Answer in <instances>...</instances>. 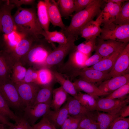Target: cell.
<instances>
[{
  "instance_id": "cell-1",
  "label": "cell",
  "mask_w": 129,
  "mask_h": 129,
  "mask_svg": "<svg viewBox=\"0 0 129 129\" xmlns=\"http://www.w3.org/2000/svg\"><path fill=\"white\" fill-rule=\"evenodd\" d=\"M16 30L21 37L24 36L39 37L44 30L38 21L37 13L33 8H24L21 7L12 16Z\"/></svg>"
},
{
  "instance_id": "cell-2",
  "label": "cell",
  "mask_w": 129,
  "mask_h": 129,
  "mask_svg": "<svg viewBox=\"0 0 129 129\" xmlns=\"http://www.w3.org/2000/svg\"><path fill=\"white\" fill-rule=\"evenodd\" d=\"M104 2V0H94L85 9L75 13L69 25L61 31L67 38L74 37L77 39L81 28L100 14L101 8Z\"/></svg>"
},
{
  "instance_id": "cell-3",
  "label": "cell",
  "mask_w": 129,
  "mask_h": 129,
  "mask_svg": "<svg viewBox=\"0 0 129 129\" xmlns=\"http://www.w3.org/2000/svg\"><path fill=\"white\" fill-rule=\"evenodd\" d=\"M55 47L53 43H49L44 38H37L34 41L28 53L19 60L26 58L27 63L39 68Z\"/></svg>"
},
{
  "instance_id": "cell-4",
  "label": "cell",
  "mask_w": 129,
  "mask_h": 129,
  "mask_svg": "<svg viewBox=\"0 0 129 129\" xmlns=\"http://www.w3.org/2000/svg\"><path fill=\"white\" fill-rule=\"evenodd\" d=\"M98 37L104 40H112L124 43L129 41V24L119 25L113 22L104 24Z\"/></svg>"
},
{
  "instance_id": "cell-5",
  "label": "cell",
  "mask_w": 129,
  "mask_h": 129,
  "mask_svg": "<svg viewBox=\"0 0 129 129\" xmlns=\"http://www.w3.org/2000/svg\"><path fill=\"white\" fill-rule=\"evenodd\" d=\"M0 93L10 108L23 111L24 107L20 98L16 83L11 78H0Z\"/></svg>"
},
{
  "instance_id": "cell-6",
  "label": "cell",
  "mask_w": 129,
  "mask_h": 129,
  "mask_svg": "<svg viewBox=\"0 0 129 129\" xmlns=\"http://www.w3.org/2000/svg\"><path fill=\"white\" fill-rule=\"evenodd\" d=\"M68 41L66 44H59L51 52L43 63L39 69H50L60 64L68 54L73 50L75 46L76 38L74 37L67 38Z\"/></svg>"
},
{
  "instance_id": "cell-7",
  "label": "cell",
  "mask_w": 129,
  "mask_h": 129,
  "mask_svg": "<svg viewBox=\"0 0 129 129\" xmlns=\"http://www.w3.org/2000/svg\"><path fill=\"white\" fill-rule=\"evenodd\" d=\"M66 62L60 66L57 71L63 76L71 79L76 71L82 69L86 60L89 57L74 48L69 54Z\"/></svg>"
},
{
  "instance_id": "cell-8",
  "label": "cell",
  "mask_w": 129,
  "mask_h": 129,
  "mask_svg": "<svg viewBox=\"0 0 129 129\" xmlns=\"http://www.w3.org/2000/svg\"><path fill=\"white\" fill-rule=\"evenodd\" d=\"M20 98L24 108L32 106L41 86L35 83H15Z\"/></svg>"
},
{
  "instance_id": "cell-9",
  "label": "cell",
  "mask_w": 129,
  "mask_h": 129,
  "mask_svg": "<svg viewBox=\"0 0 129 129\" xmlns=\"http://www.w3.org/2000/svg\"><path fill=\"white\" fill-rule=\"evenodd\" d=\"M96 110L112 114L118 113L121 108L129 103V98L114 99L99 98L96 99Z\"/></svg>"
},
{
  "instance_id": "cell-10",
  "label": "cell",
  "mask_w": 129,
  "mask_h": 129,
  "mask_svg": "<svg viewBox=\"0 0 129 129\" xmlns=\"http://www.w3.org/2000/svg\"><path fill=\"white\" fill-rule=\"evenodd\" d=\"M50 109V103H41L34 106H27L23 109L22 117L32 126L38 119L46 115Z\"/></svg>"
},
{
  "instance_id": "cell-11",
  "label": "cell",
  "mask_w": 129,
  "mask_h": 129,
  "mask_svg": "<svg viewBox=\"0 0 129 129\" xmlns=\"http://www.w3.org/2000/svg\"><path fill=\"white\" fill-rule=\"evenodd\" d=\"M15 7L9 0H5L0 7L2 32L5 35H8L15 31V25L11 14V11Z\"/></svg>"
},
{
  "instance_id": "cell-12",
  "label": "cell",
  "mask_w": 129,
  "mask_h": 129,
  "mask_svg": "<svg viewBox=\"0 0 129 129\" xmlns=\"http://www.w3.org/2000/svg\"><path fill=\"white\" fill-rule=\"evenodd\" d=\"M129 43L120 54L111 71L108 73L111 78L129 74Z\"/></svg>"
},
{
  "instance_id": "cell-13",
  "label": "cell",
  "mask_w": 129,
  "mask_h": 129,
  "mask_svg": "<svg viewBox=\"0 0 129 129\" xmlns=\"http://www.w3.org/2000/svg\"><path fill=\"white\" fill-rule=\"evenodd\" d=\"M77 76H79V79L94 84L99 83L111 78L108 73L88 67L75 72L71 79Z\"/></svg>"
},
{
  "instance_id": "cell-14",
  "label": "cell",
  "mask_w": 129,
  "mask_h": 129,
  "mask_svg": "<svg viewBox=\"0 0 129 129\" xmlns=\"http://www.w3.org/2000/svg\"><path fill=\"white\" fill-rule=\"evenodd\" d=\"M102 15L100 12L96 21H91L85 24L81 29L79 35L86 40L99 37L101 31L100 26L103 23Z\"/></svg>"
},
{
  "instance_id": "cell-15",
  "label": "cell",
  "mask_w": 129,
  "mask_h": 129,
  "mask_svg": "<svg viewBox=\"0 0 129 129\" xmlns=\"http://www.w3.org/2000/svg\"><path fill=\"white\" fill-rule=\"evenodd\" d=\"M129 82V74L113 77L98 84L97 86L107 95L119 87Z\"/></svg>"
},
{
  "instance_id": "cell-16",
  "label": "cell",
  "mask_w": 129,
  "mask_h": 129,
  "mask_svg": "<svg viewBox=\"0 0 129 129\" xmlns=\"http://www.w3.org/2000/svg\"><path fill=\"white\" fill-rule=\"evenodd\" d=\"M97 39L95 51L102 56L103 59L112 54L123 43L112 40H104L99 37Z\"/></svg>"
},
{
  "instance_id": "cell-17",
  "label": "cell",
  "mask_w": 129,
  "mask_h": 129,
  "mask_svg": "<svg viewBox=\"0 0 129 129\" xmlns=\"http://www.w3.org/2000/svg\"><path fill=\"white\" fill-rule=\"evenodd\" d=\"M16 62L9 52L0 48V78H11Z\"/></svg>"
},
{
  "instance_id": "cell-18",
  "label": "cell",
  "mask_w": 129,
  "mask_h": 129,
  "mask_svg": "<svg viewBox=\"0 0 129 129\" xmlns=\"http://www.w3.org/2000/svg\"><path fill=\"white\" fill-rule=\"evenodd\" d=\"M128 43H123L112 54L103 59L96 64L88 68L108 73L112 69L118 56Z\"/></svg>"
},
{
  "instance_id": "cell-19",
  "label": "cell",
  "mask_w": 129,
  "mask_h": 129,
  "mask_svg": "<svg viewBox=\"0 0 129 129\" xmlns=\"http://www.w3.org/2000/svg\"><path fill=\"white\" fill-rule=\"evenodd\" d=\"M73 83L78 92L83 91L97 99L99 97L107 95L103 92L94 84L89 82L80 79L75 80Z\"/></svg>"
},
{
  "instance_id": "cell-20",
  "label": "cell",
  "mask_w": 129,
  "mask_h": 129,
  "mask_svg": "<svg viewBox=\"0 0 129 129\" xmlns=\"http://www.w3.org/2000/svg\"><path fill=\"white\" fill-rule=\"evenodd\" d=\"M39 37L24 36L22 37L13 49L10 52L16 61L25 55L28 52L36 38Z\"/></svg>"
},
{
  "instance_id": "cell-21",
  "label": "cell",
  "mask_w": 129,
  "mask_h": 129,
  "mask_svg": "<svg viewBox=\"0 0 129 129\" xmlns=\"http://www.w3.org/2000/svg\"><path fill=\"white\" fill-rule=\"evenodd\" d=\"M46 4L50 22L55 27L61 28L64 30L66 27L63 23L62 16L58 5L54 0H45Z\"/></svg>"
},
{
  "instance_id": "cell-22",
  "label": "cell",
  "mask_w": 129,
  "mask_h": 129,
  "mask_svg": "<svg viewBox=\"0 0 129 129\" xmlns=\"http://www.w3.org/2000/svg\"><path fill=\"white\" fill-rule=\"evenodd\" d=\"M66 104L57 110H50L44 116L57 129L61 128L69 116Z\"/></svg>"
},
{
  "instance_id": "cell-23",
  "label": "cell",
  "mask_w": 129,
  "mask_h": 129,
  "mask_svg": "<svg viewBox=\"0 0 129 129\" xmlns=\"http://www.w3.org/2000/svg\"><path fill=\"white\" fill-rule=\"evenodd\" d=\"M121 5L113 2L107 3L101 11L103 24L113 22L121 8Z\"/></svg>"
},
{
  "instance_id": "cell-24",
  "label": "cell",
  "mask_w": 129,
  "mask_h": 129,
  "mask_svg": "<svg viewBox=\"0 0 129 129\" xmlns=\"http://www.w3.org/2000/svg\"><path fill=\"white\" fill-rule=\"evenodd\" d=\"M52 71L54 81L60 84L61 86L68 94L72 97H76L78 92L72 82L71 81L69 78H65L61 74L57 71Z\"/></svg>"
},
{
  "instance_id": "cell-25",
  "label": "cell",
  "mask_w": 129,
  "mask_h": 129,
  "mask_svg": "<svg viewBox=\"0 0 129 129\" xmlns=\"http://www.w3.org/2000/svg\"><path fill=\"white\" fill-rule=\"evenodd\" d=\"M68 94L60 86L53 89L50 108L54 110L59 109L67 100Z\"/></svg>"
},
{
  "instance_id": "cell-26",
  "label": "cell",
  "mask_w": 129,
  "mask_h": 129,
  "mask_svg": "<svg viewBox=\"0 0 129 129\" xmlns=\"http://www.w3.org/2000/svg\"><path fill=\"white\" fill-rule=\"evenodd\" d=\"M53 82L47 85L41 86L34 102L32 106L41 103H50L52 99Z\"/></svg>"
},
{
  "instance_id": "cell-27",
  "label": "cell",
  "mask_w": 129,
  "mask_h": 129,
  "mask_svg": "<svg viewBox=\"0 0 129 129\" xmlns=\"http://www.w3.org/2000/svg\"><path fill=\"white\" fill-rule=\"evenodd\" d=\"M66 103L69 115L73 117L82 116L88 111L74 97H69Z\"/></svg>"
},
{
  "instance_id": "cell-28",
  "label": "cell",
  "mask_w": 129,
  "mask_h": 129,
  "mask_svg": "<svg viewBox=\"0 0 129 129\" xmlns=\"http://www.w3.org/2000/svg\"><path fill=\"white\" fill-rule=\"evenodd\" d=\"M37 14L38 21L43 29L45 31H49L50 22L47 6L44 0L38 1Z\"/></svg>"
},
{
  "instance_id": "cell-29",
  "label": "cell",
  "mask_w": 129,
  "mask_h": 129,
  "mask_svg": "<svg viewBox=\"0 0 129 129\" xmlns=\"http://www.w3.org/2000/svg\"><path fill=\"white\" fill-rule=\"evenodd\" d=\"M95 114L98 129H108L113 121L119 117V113L112 114L100 112L96 110Z\"/></svg>"
},
{
  "instance_id": "cell-30",
  "label": "cell",
  "mask_w": 129,
  "mask_h": 129,
  "mask_svg": "<svg viewBox=\"0 0 129 129\" xmlns=\"http://www.w3.org/2000/svg\"><path fill=\"white\" fill-rule=\"evenodd\" d=\"M42 36L49 43H56L59 44H64L68 42V38L62 32L55 31H44Z\"/></svg>"
},
{
  "instance_id": "cell-31",
  "label": "cell",
  "mask_w": 129,
  "mask_h": 129,
  "mask_svg": "<svg viewBox=\"0 0 129 129\" xmlns=\"http://www.w3.org/2000/svg\"><path fill=\"white\" fill-rule=\"evenodd\" d=\"M75 97L88 111L96 110V99L92 96L79 92H78L77 96Z\"/></svg>"
},
{
  "instance_id": "cell-32",
  "label": "cell",
  "mask_w": 129,
  "mask_h": 129,
  "mask_svg": "<svg viewBox=\"0 0 129 129\" xmlns=\"http://www.w3.org/2000/svg\"><path fill=\"white\" fill-rule=\"evenodd\" d=\"M37 71V83L40 86L48 85L54 81L52 71L50 69L42 68L39 69Z\"/></svg>"
},
{
  "instance_id": "cell-33",
  "label": "cell",
  "mask_w": 129,
  "mask_h": 129,
  "mask_svg": "<svg viewBox=\"0 0 129 129\" xmlns=\"http://www.w3.org/2000/svg\"><path fill=\"white\" fill-rule=\"evenodd\" d=\"M113 23L119 25L129 24V0L123 3Z\"/></svg>"
},
{
  "instance_id": "cell-34",
  "label": "cell",
  "mask_w": 129,
  "mask_h": 129,
  "mask_svg": "<svg viewBox=\"0 0 129 129\" xmlns=\"http://www.w3.org/2000/svg\"><path fill=\"white\" fill-rule=\"evenodd\" d=\"M96 38L86 40L77 45L74 49L89 57L91 53L95 50L96 47Z\"/></svg>"
},
{
  "instance_id": "cell-35",
  "label": "cell",
  "mask_w": 129,
  "mask_h": 129,
  "mask_svg": "<svg viewBox=\"0 0 129 129\" xmlns=\"http://www.w3.org/2000/svg\"><path fill=\"white\" fill-rule=\"evenodd\" d=\"M57 3L62 16L68 17L75 11L74 0H59Z\"/></svg>"
},
{
  "instance_id": "cell-36",
  "label": "cell",
  "mask_w": 129,
  "mask_h": 129,
  "mask_svg": "<svg viewBox=\"0 0 129 129\" xmlns=\"http://www.w3.org/2000/svg\"><path fill=\"white\" fill-rule=\"evenodd\" d=\"M27 70L19 61L14 65L12 71L11 79L15 83L22 82L23 81Z\"/></svg>"
},
{
  "instance_id": "cell-37",
  "label": "cell",
  "mask_w": 129,
  "mask_h": 129,
  "mask_svg": "<svg viewBox=\"0 0 129 129\" xmlns=\"http://www.w3.org/2000/svg\"><path fill=\"white\" fill-rule=\"evenodd\" d=\"M0 114L16 121L20 117L15 114L11 110L6 100L0 93Z\"/></svg>"
},
{
  "instance_id": "cell-38",
  "label": "cell",
  "mask_w": 129,
  "mask_h": 129,
  "mask_svg": "<svg viewBox=\"0 0 129 129\" xmlns=\"http://www.w3.org/2000/svg\"><path fill=\"white\" fill-rule=\"evenodd\" d=\"M96 111H88L82 116L78 129H87L91 124L96 121Z\"/></svg>"
},
{
  "instance_id": "cell-39",
  "label": "cell",
  "mask_w": 129,
  "mask_h": 129,
  "mask_svg": "<svg viewBox=\"0 0 129 129\" xmlns=\"http://www.w3.org/2000/svg\"><path fill=\"white\" fill-rule=\"evenodd\" d=\"M129 93V82L119 87L106 95V98L114 99L129 98L127 95Z\"/></svg>"
},
{
  "instance_id": "cell-40",
  "label": "cell",
  "mask_w": 129,
  "mask_h": 129,
  "mask_svg": "<svg viewBox=\"0 0 129 129\" xmlns=\"http://www.w3.org/2000/svg\"><path fill=\"white\" fill-rule=\"evenodd\" d=\"M82 116L69 115L61 127V129H78Z\"/></svg>"
},
{
  "instance_id": "cell-41",
  "label": "cell",
  "mask_w": 129,
  "mask_h": 129,
  "mask_svg": "<svg viewBox=\"0 0 129 129\" xmlns=\"http://www.w3.org/2000/svg\"><path fill=\"white\" fill-rule=\"evenodd\" d=\"M129 127V118L118 117L112 122L108 129H128Z\"/></svg>"
},
{
  "instance_id": "cell-42",
  "label": "cell",
  "mask_w": 129,
  "mask_h": 129,
  "mask_svg": "<svg viewBox=\"0 0 129 129\" xmlns=\"http://www.w3.org/2000/svg\"><path fill=\"white\" fill-rule=\"evenodd\" d=\"M33 129H57L44 116L38 123L32 126Z\"/></svg>"
},
{
  "instance_id": "cell-43",
  "label": "cell",
  "mask_w": 129,
  "mask_h": 129,
  "mask_svg": "<svg viewBox=\"0 0 129 129\" xmlns=\"http://www.w3.org/2000/svg\"><path fill=\"white\" fill-rule=\"evenodd\" d=\"M38 77L37 70L29 68L27 70L23 81L22 82L29 83L34 82L37 83Z\"/></svg>"
},
{
  "instance_id": "cell-44",
  "label": "cell",
  "mask_w": 129,
  "mask_h": 129,
  "mask_svg": "<svg viewBox=\"0 0 129 129\" xmlns=\"http://www.w3.org/2000/svg\"><path fill=\"white\" fill-rule=\"evenodd\" d=\"M94 0H74L75 11V13L86 8Z\"/></svg>"
},
{
  "instance_id": "cell-45",
  "label": "cell",
  "mask_w": 129,
  "mask_h": 129,
  "mask_svg": "<svg viewBox=\"0 0 129 129\" xmlns=\"http://www.w3.org/2000/svg\"><path fill=\"white\" fill-rule=\"evenodd\" d=\"M102 59V57L100 54L95 52L93 55L89 57L86 60L83 68L88 67L93 65L97 63Z\"/></svg>"
},
{
  "instance_id": "cell-46",
  "label": "cell",
  "mask_w": 129,
  "mask_h": 129,
  "mask_svg": "<svg viewBox=\"0 0 129 129\" xmlns=\"http://www.w3.org/2000/svg\"><path fill=\"white\" fill-rule=\"evenodd\" d=\"M14 129H32L28 121L22 117H20L19 118L14 124Z\"/></svg>"
},
{
  "instance_id": "cell-47",
  "label": "cell",
  "mask_w": 129,
  "mask_h": 129,
  "mask_svg": "<svg viewBox=\"0 0 129 129\" xmlns=\"http://www.w3.org/2000/svg\"><path fill=\"white\" fill-rule=\"evenodd\" d=\"M10 3L14 5L15 7L18 8L22 5H33L35 1L34 0H10Z\"/></svg>"
},
{
  "instance_id": "cell-48",
  "label": "cell",
  "mask_w": 129,
  "mask_h": 129,
  "mask_svg": "<svg viewBox=\"0 0 129 129\" xmlns=\"http://www.w3.org/2000/svg\"><path fill=\"white\" fill-rule=\"evenodd\" d=\"M119 117L124 118L129 115V105H127L122 107L119 112Z\"/></svg>"
},
{
  "instance_id": "cell-49",
  "label": "cell",
  "mask_w": 129,
  "mask_h": 129,
  "mask_svg": "<svg viewBox=\"0 0 129 129\" xmlns=\"http://www.w3.org/2000/svg\"><path fill=\"white\" fill-rule=\"evenodd\" d=\"M0 123L4 125L10 126L14 124L10 122L8 120V118L0 114Z\"/></svg>"
},
{
  "instance_id": "cell-50",
  "label": "cell",
  "mask_w": 129,
  "mask_h": 129,
  "mask_svg": "<svg viewBox=\"0 0 129 129\" xmlns=\"http://www.w3.org/2000/svg\"><path fill=\"white\" fill-rule=\"evenodd\" d=\"M104 2L106 3L111 2L115 3L119 5H121L122 3L127 1V0H104Z\"/></svg>"
},
{
  "instance_id": "cell-51",
  "label": "cell",
  "mask_w": 129,
  "mask_h": 129,
  "mask_svg": "<svg viewBox=\"0 0 129 129\" xmlns=\"http://www.w3.org/2000/svg\"><path fill=\"white\" fill-rule=\"evenodd\" d=\"M4 124H2L0 127V129H5L4 127ZM8 129H14V124L11 126H9Z\"/></svg>"
},
{
  "instance_id": "cell-52",
  "label": "cell",
  "mask_w": 129,
  "mask_h": 129,
  "mask_svg": "<svg viewBox=\"0 0 129 129\" xmlns=\"http://www.w3.org/2000/svg\"><path fill=\"white\" fill-rule=\"evenodd\" d=\"M2 32V29L1 21L0 14V34Z\"/></svg>"
},
{
  "instance_id": "cell-53",
  "label": "cell",
  "mask_w": 129,
  "mask_h": 129,
  "mask_svg": "<svg viewBox=\"0 0 129 129\" xmlns=\"http://www.w3.org/2000/svg\"><path fill=\"white\" fill-rule=\"evenodd\" d=\"M5 0H0V7L1 5L4 3Z\"/></svg>"
},
{
  "instance_id": "cell-54",
  "label": "cell",
  "mask_w": 129,
  "mask_h": 129,
  "mask_svg": "<svg viewBox=\"0 0 129 129\" xmlns=\"http://www.w3.org/2000/svg\"><path fill=\"white\" fill-rule=\"evenodd\" d=\"M0 34H0V44L1 43V42L2 38V36H1V35Z\"/></svg>"
},
{
  "instance_id": "cell-55",
  "label": "cell",
  "mask_w": 129,
  "mask_h": 129,
  "mask_svg": "<svg viewBox=\"0 0 129 129\" xmlns=\"http://www.w3.org/2000/svg\"><path fill=\"white\" fill-rule=\"evenodd\" d=\"M1 124H1L0 123V127L1 125Z\"/></svg>"
},
{
  "instance_id": "cell-56",
  "label": "cell",
  "mask_w": 129,
  "mask_h": 129,
  "mask_svg": "<svg viewBox=\"0 0 129 129\" xmlns=\"http://www.w3.org/2000/svg\"></svg>"
}]
</instances>
